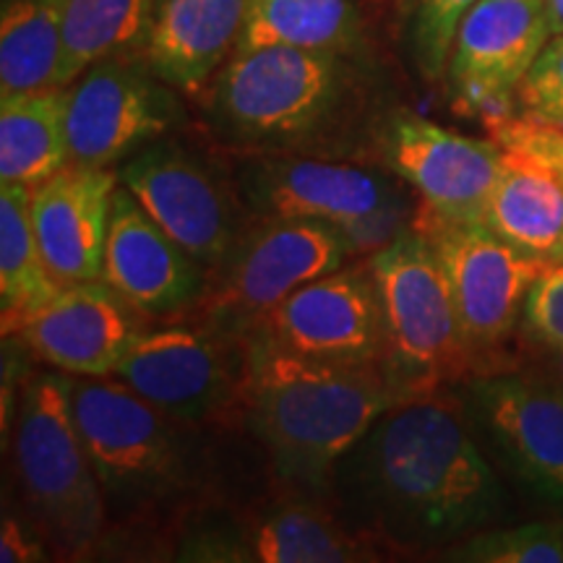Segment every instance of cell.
I'll return each instance as SVG.
<instances>
[{"label": "cell", "mask_w": 563, "mask_h": 563, "mask_svg": "<svg viewBox=\"0 0 563 563\" xmlns=\"http://www.w3.org/2000/svg\"><path fill=\"white\" fill-rule=\"evenodd\" d=\"M329 496L352 530L397 551L449 548L501 509L462 399L443 389L391 405L336 464Z\"/></svg>", "instance_id": "cell-1"}, {"label": "cell", "mask_w": 563, "mask_h": 563, "mask_svg": "<svg viewBox=\"0 0 563 563\" xmlns=\"http://www.w3.org/2000/svg\"><path fill=\"white\" fill-rule=\"evenodd\" d=\"M243 344V407L274 477L298 496L329 493L352 443L407 399L378 365L313 361L258 336Z\"/></svg>", "instance_id": "cell-2"}, {"label": "cell", "mask_w": 563, "mask_h": 563, "mask_svg": "<svg viewBox=\"0 0 563 563\" xmlns=\"http://www.w3.org/2000/svg\"><path fill=\"white\" fill-rule=\"evenodd\" d=\"M214 139L238 154H323L355 110L350 55L238 47L207 87Z\"/></svg>", "instance_id": "cell-3"}, {"label": "cell", "mask_w": 563, "mask_h": 563, "mask_svg": "<svg viewBox=\"0 0 563 563\" xmlns=\"http://www.w3.org/2000/svg\"><path fill=\"white\" fill-rule=\"evenodd\" d=\"M74 412L110 525L157 522L199 488L196 428L115 376H70Z\"/></svg>", "instance_id": "cell-4"}, {"label": "cell", "mask_w": 563, "mask_h": 563, "mask_svg": "<svg viewBox=\"0 0 563 563\" xmlns=\"http://www.w3.org/2000/svg\"><path fill=\"white\" fill-rule=\"evenodd\" d=\"M11 481L21 514L60 559L95 553L108 509L74 412L70 376L34 371L11 418Z\"/></svg>", "instance_id": "cell-5"}, {"label": "cell", "mask_w": 563, "mask_h": 563, "mask_svg": "<svg viewBox=\"0 0 563 563\" xmlns=\"http://www.w3.org/2000/svg\"><path fill=\"white\" fill-rule=\"evenodd\" d=\"M365 262L384 308V371L399 394L420 397L475 376V361L431 241L412 224Z\"/></svg>", "instance_id": "cell-6"}, {"label": "cell", "mask_w": 563, "mask_h": 563, "mask_svg": "<svg viewBox=\"0 0 563 563\" xmlns=\"http://www.w3.org/2000/svg\"><path fill=\"white\" fill-rule=\"evenodd\" d=\"M355 262L340 228L311 220H253L209 274L196 323L243 342L300 285Z\"/></svg>", "instance_id": "cell-7"}, {"label": "cell", "mask_w": 563, "mask_h": 563, "mask_svg": "<svg viewBox=\"0 0 563 563\" xmlns=\"http://www.w3.org/2000/svg\"><path fill=\"white\" fill-rule=\"evenodd\" d=\"M412 224L439 256L475 376L506 371V347L522 323L527 295L548 264L501 241L483 222L446 220L422 201Z\"/></svg>", "instance_id": "cell-8"}, {"label": "cell", "mask_w": 563, "mask_h": 563, "mask_svg": "<svg viewBox=\"0 0 563 563\" xmlns=\"http://www.w3.org/2000/svg\"><path fill=\"white\" fill-rule=\"evenodd\" d=\"M121 183L209 274L253 222L232 175L170 136L118 167Z\"/></svg>", "instance_id": "cell-9"}, {"label": "cell", "mask_w": 563, "mask_h": 563, "mask_svg": "<svg viewBox=\"0 0 563 563\" xmlns=\"http://www.w3.org/2000/svg\"><path fill=\"white\" fill-rule=\"evenodd\" d=\"M112 376L162 412L201 428L243 405L245 344L201 323L146 327Z\"/></svg>", "instance_id": "cell-10"}, {"label": "cell", "mask_w": 563, "mask_h": 563, "mask_svg": "<svg viewBox=\"0 0 563 563\" xmlns=\"http://www.w3.org/2000/svg\"><path fill=\"white\" fill-rule=\"evenodd\" d=\"M175 87L154 74L144 53H123L89 66L68 87L70 162L121 167L125 159L170 136L183 110Z\"/></svg>", "instance_id": "cell-11"}, {"label": "cell", "mask_w": 563, "mask_h": 563, "mask_svg": "<svg viewBox=\"0 0 563 563\" xmlns=\"http://www.w3.org/2000/svg\"><path fill=\"white\" fill-rule=\"evenodd\" d=\"M249 336L313 361L384 368V308L368 262L344 264L300 285Z\"/></svg>", "instance_id": "cell-12"}, {"label": "cell", "mask_w": 563, "mask_h": 563, "mask_svg": "<svg viewBox=\"0 0 563 563\" xmlns=\"http://www.w3.org/2000/svg\"><path fill=\"white\" fill-rule=\"evenodd\" d=\"M232 180L253 220H311L334 228L412 191L386 167L308 154H241Z\"/></svg>", "instance_id": "cell-13"}, {"label": "cell", "mask_w": 563, "mask_h": 563, "mask_svg": "<svg viewBox=\"0 0 563 563\" xmlns=\"http://www.w3.org/2000/svg\"><path fill=\"white\" fill-rule=\"evenodd\" d=\"M460 399L509 473L543 501L563 506V391L538 371L481 373Z\"/></svg>", "instance_id": "cell-14"}, {"label": "cell", "mask_w": 563, "mask_h": 563, "mask_svg": "<svg viewBox=\"0 0 563 563\" xmlns=\"http://www.w3.org/2000/svg\"><path fill=\"white\" fill-rule=\"evenodd\" d=\"M376 157L422 203L456 222H483L504 165L496 141L464 136L415 112H394L376 129Z\"/></svg>", "instance_id": "cell-15"}, {"label": "cell", "mask_w": 563, "mask_h": 563, "mask_svg": "<svg viewBox=\"0 0 563 563\" xmlns=\"http://www.w3.org/2000/svg\"><path fill=\"white\" fill-rule=\"evenodd\" d=\"M551 37L545 0H477L446 70L456 108L483 121L511 112L519 84Z\"/></svg>", "instance_id": "cell-16"}, {"label": "cell", "mask_w": 563, "mask_h": 563, "mask_svg": "<svg viewBox=\"0 0 563 563\" xmlns=\"http://www.w3.org/2000/svg\"><path fill=\"white\" fill-rule=\"evenodd\" d=\"M146 316L104 279L63 285L45 306L16 329V340L68 376H112Z\"/></svg>", "instance_id": "cell-17"}, {"label": "cell", "mask_w": 563, "mask_h": 563, "mask_svg": "<svg viewBox=\"0 0 563 563\" xmlns=\"http://www.w3.org/2000/svg\"><path fill=\"white\" fill-rule=\"evenodd\" d=\"M102 279L152 321L194 313L209 287V269L121 183L112 199Z\"/></svg>", "instance_id": "cell-18"}, {"label": "cell", "mask_w": 563, "mask_h": 563, "mask_svg": "<svg viewBox=\"0 0 563 563\" xmlns=\"http://www.w3.org/2000/svg\"><path fill=\"white\" fill-rule=\"evenodd\" d=\"M118 186L121 175L115 167L68 162L32 188V224L58 285L102 279Z\"/></svg>", "instance_id": "cell-19"}, {"label": "cell", "mask_w": 563, "mask_h": 563, "mask_svg": "<svg viewBox=\"0 0 563 563\" xmlns=\"http://www.w3.org/2000/svg\"><path fill=\"white\" fill-rule=\"evenodd\" d=\"M249 0H157L144 58L162 81L199 91L241 45Z\"/></svg>", "instance_id": "cell-20"}, {"label": "cell", "mask_w": 563, "mask_h": 563, "mask_svg": "<svg viewBox=\"0 0 563 563\" xmlns=\"http://www.w3.org/2000/svg\"><path fill=\"white\" fill-rule=\"evenodd\" d=\"M251 563H357L378 561L371 538L329 511L313 496L282 498L243 519Z\"/></svg>", "instance_id": "cell-21"}, {"label": "cell", "mask_w": 563, "mask_h": 563, "mask_svg": "<svg viewBox=\"0 0 563 563\" xmlns=\"http://www.w3.org/2000/svg\"><path fill=\"white\" fill-rule=\"evenodd\" d=\"M483 224L527 256L563 258V186L545 167L504 152L501 175L485 203Z\"/></svg>", "instance_id": "cell-22"}, {"label": "cell", "mask_w": 563, "mask_h": 563, "mask_svg": "<svg viewBox=\"0 0 563 563\" xmlns=\"http://www.w3.org/2000/svg\"><path fill=\"white\" fill-rule=\"evenodd\" d=\"M68 162V87L0 100V183L34 188Z\"/></svg>", "instance_id": "cell-23"}, {"label": "cell", "mask_w": 563, "mask_h": 563, "mask_svg": "<svg viewBox=\"0 0 563 563\" xmlns=\"http://www.w3.org/2000/svg\"><path fill=\"white\" fill-rule=\"evenodd\" d=\"M63 285L47 269L32 224V188L0 183V316L3 334H16Z\"/></svg>", "instance_id": "cell-24"}, {"label": "cell", "mask_w": 563, "mask_h": 563, "mask_svg": "<svg viewBox=\"0 0 563 563\" xmlns=\"http://www.w3.org/2000/svg\"><path fill=\"white\" fill-rule=\"evenodd\" d=\"M157 0H63L60 87H70L95 63L144 53Z\"/></svg>", "instance_id": "cell-25"}, {"label": "cell", "mask_w": 563, "mask_h": 563, "mask_svg": "<svg viewBox=\"0 0 563 563\" xmlns=\"http://www.w3.org/2000/svg\"><path fill=\"white\" fill-rule=\"evenodd\" d=\"M361 42L363 21L352 0H249L238 47L290 45L355 55Z\"/></svg>", "instance_id": "cell-26"}, {"label": "cell", "mask_w": 563, "mask_h": 563, "mask_svg": "<svg viewBox=\"0 0 563 563\" xmlns=\"http://www.w3.org/2000/svg\"><path fill=\"white\" fill-rule=\"evenodd\" d=\"M60 5L5 0L0 13V100L60 89Z\"/></svg>", "instance_id": "cell-27"}, {"label": "cell", "mask_w": 563, "mask_h": 563, "mask_svg": "<svg viewBox=\"0 0 563 563\" xmlns=\"http://www.w3.org/2000/svg\"><path fill=\"white\" fill-rule=\"evenodd\" d=\"M441 559L462 563H563V522L477 530L443 548Z\"/></svg>", "instance_id": "cell-28"}, {"label": "cell", "mask_w": 563, "mask_h": 563, "mask_svg": "<svg viewBox=\"0 0 563 563\" xmlns=\"http://www.w3.org/2000/svg\"><path fill=\"white\" fill-rule=\"evenodd\" d=\"M477 0H415L407 40L422 79L439 81L446 76L456 34Z\"/></svg>", "instance_id": "cell-29"}, {"label": "cell", "mask_w": 563, "mask_h": 563, "mask_svg": "<svg viewBox=\"0 0 563 563\" xmlns=\"http://www.w3.org/2000/svg\"><path fill=\"white\" fill-rule=\"evenodd\" d=\"M519 115L563 129V34H553L517 89Z\"/></svg>", "instance_id": "cell-30"}, {"label": "cell", "mask_w": 563, "mask_h": 563, "mask_svg": "<svg viewBox=\"0 0 563 563\" xmlns=\"http://www.w3.org/2000/svg\"><path fill=\"white\" fill-rule=\"evenodd\" d=\"M485 129L504 152L545 167L563 186V129L530 121V118L514 115V112L485 118Z\"/></svg>", "instance_id": "cell-31"}, {"label": "cell", "mask_w": 563, "mask_h": 563, "mask_svg": "<svg viewBox=\"0 0 563 563\" xmlns=\"http://www.w3.org/2000/svg\"><path fill=\"white\" fill-rule=\"evenodd\" d=\"M519 332L527 344L538 350L563 344V258L548 264L543 274L534 279L525 300Z\"/></svg>", "instance_id": "cell-32"}, {"label": "cell", "mask_w": 563, "mask_h": 563, "mask_svg": "<svg viewBox=\"0 0 563 563\" xmlns=\"http://www.w3.org/2000/svg\"><path fill=\"white\" fill-rule=\"evenodd\" d=\"M45 538L34 530V525L24 514H3L0 527V561L3 563H30L47 559Z\"/></svg>", "instance_id": "cell-33"}, {"label": "cell", "mask_w": 563, "mask_h": 563, "mask_svg": "<svg viewBox=\"0 0 563 563\" xmlns=\"http://www.w3.org/2000/svg\"><path fill=\"white\" fill-rule=\"evenodd\" d=\"M534 371L543 373L548 382H551L553 386H559V389L563 391V344L561 347L540 350V361Z\"/></svg>", "instance_id": "cell-34"}, {"label": "cell", "mask_w": 563, "mask_h": 563, "mask_svg": "<svg viewBox=\"0 0 563 563\" xmlns=\"http://www.w3.org/2000/svg\"><path fill=\"white\" fill-rule=\"evenodd\" d=\"M548 3V21H551V32L563 34V0H545Z\"/></svg>", "instance_id": "cell-35"}, {"label": "cell", "mask_w": 563, "mask_h": 563, "mask_svg": "<svg viewBox=\"0 0 563 563\" xmlns=\"http://www.w3.org/2000/svg\"><path fill=\"white\" fill-rule=\"evenodd\" d=\"M51 3H58V5H60V3H63V0H51Z\"/></svg>", "instance_id": "cell-36"}]
</instances>
